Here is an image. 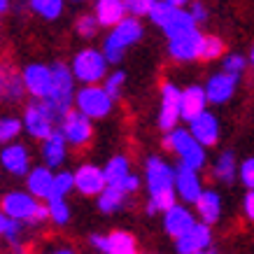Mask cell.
Instances as JSON below:
<instances>
[{"mask_svg":"<svg viewBox=\"0 0 254 254\" xmlns=\"http://www.w3.org/2000/svg\"><path fill=\"white\" fill-rule=\"evenodd\" d=\"M0 166L7 170L9 175H28V168H31L28 149L23 145H19V142L5 145L2 152H0Z\"/></svg>","mask_w":254,"mask_h":254,"instance_id":"obj_14","label":"cell"},{"mask_svg":"<svg viewBox=\"0 0 254 254\" xmlns=\"http://www.w3.org/2000/svg\"><path fill=\"white\" fill-rule=\"evenodd\" d=\"M9 9V0H0V14H5Z\"/></svg>","mask_w":254,"mask_h":254,"instance_id":"obj_49","label":"cell"},{"mask_svg":"<svg viewBox=\"0 0 254 254\" xmlns=\"http://www.w3.org/2000/svg\"><path fill=\"white\" fill-rule=\"evenodd\" d=\"M7 222H9V217L0 210V236H5V229H7Z\"/></svg>","mask_w":254,"mask_h":254,"instance_id":"obj_48","label":"cell"},{"mask_svg":"<svg viewBox=\"0 0 254 254\" xmlns=\"http://www.w3.org/2000/svg\"><path fill=\"white\" fill-rule=\"evenodd\" d=\"M245 215L250 222H254V189H250L245 196Z\"/></svg>","mask_w":254,"mask_h":254,"instance_id":"obj_47","label":"cell"},{"mask_svg":"<svg viewBox=\"0 0 254 254\" xmlns=\"http://www.w3.org/2000/svg\"><path fill=\"white\" fill-rule=\"evenodd\" d=\"M21 79H23V86H26V93H31L35 100H47L49 98V93H52V82H54L52 65L31 63V65L23 68Z\"/></svg>","mask_w":254,"mask_h":254,"instance_id":"obj_8","label":"cell"},{"mask_svg":"<svg viewBox=\"0 0 254 254\" xmlns=\"http://www.w3.org/2000/svg\"><path fill=\"white\" fill-rule=\"evenodd\" d=\"M205 105H208V96H205V89L203 86H187L182 91V98H180V115L185 122H191L200 112H205Z\"/></svg>","mask_w":254,"mask_h":254,"instance_id":"obj_19","label":"cell"},{"mask_svg":"<svg viewBox=\"0 0 254 254\" xmlns=\"http://www.w3.org/2000/svg\"><path fill=\"white\" fill-rule=\"evenodd\" d=\"M61 133L65 135L70 145L75 147H84L93 135V128H91V119L86 115H82L79 110H70L68 115L61 119Z\"/></svg>","mask_w":254,"mask_h":254,"instance_id":"obj_10","label":"cell"},{"mask_svg":"<svg viewBox=\"0 0 254 254\" xmlns=\"http://www.w3.org/2000/svg\"><path fill=\"white\" fill-rule=\"evenodd\" d=\"M175 205V191H166V193H156V196H149L147 200V212L149 215H156V212H166Z\"/></svg>","mask_w":254,"mask_h":254,"instance_id":"obj_35","label":"cell"},{"mask_svg":"<svg viewBox=\"0 0 254 254\" xmlns=\"http://www.w3.org/2000/svg\"><path fill=\"white\" fill-rule=\"evenodd\" d=\"M168 2H173L175 7H185V5L189 2V0H168Z\"/></svg>","mask_w":254,"mask_h":254,"instance_id":"obj_50","label":"cell"},{"mask_svg":"<svg viewBox=\"0 0 254 254\" xmlns=\"http://www.w3.org/2000/svg\"><path fill=\"white\" fill-rule=\"evenodd\" d=\"M21 224L23 222H16V219H12V217H9L7 229H5V236H2V238H7L9 243H16V240H19V236H21Z\"/></svg>","mask_w":254,"mask_h":254,"instance_id":"obj_44","label":"cell"},{"mask_svg":"<svg viewBox=\"0 0 254 254\" xmlns=\"http://www.w3.org/2000/svg\"><path fill=\"white\" fill-rule=\"evenodd\" d=\"M70 70H72L75 79H79L82 84H96L108 72V59L98 49H82L72 59V68Z\"/></svg>","mask_w":254,"mask_h":254,"instance_id":"obj_5","label":"cell"},{"mask_svg":"<svg viewBox=\"0 0 254 254\" xmlns=\"http://www.w3.org/2000/svg\"><path fill=\"white\" fill-rule=\"evenodd\" d=\"M196 210H198V217L200 222L205 224H215L222 215V198H219V193L217 191H203L196 198Z\"/></svg>","mask_w":254,"mask_h":254,"instance_id":"obj_25","label":"cell"},{"mask_svg":"<svg viewBox=\"0 0 254 254\" xmlns=\"http://www.w3.org/2000/svg\"><path fill=\"white\" fill-rule=\"evenodd\" d=\"M210 240H212L210 224L198 222V224H193L185 236L175 238V247L180 254H198V252H203V250H208Z\"/></svg>","mask_w":254,"mask_h":254,"instance_id":"obj_13","label":"cell"},{"mask_svg":"<svg viewBox=\"0 0 254 254\" xmlns=\"http://www.w3.org/2000/svg\"><path fill=\"white\" fill-rule=\"evenodd\" d=\"M54 254H75L72 250H59V252H54Z\"/></svg>","mask_w":254,"mask_h":254,"instance_id":"obj_51","label":"cell"},{"mask_svg":"<svg viewBox=\"0 0 254 254\" xmlns=\"http://www.w3.org/2000/svg\"><path fill=\"white\" fill-rule=\"evenodd\" d=\"M21 122H23V128L28 131V135H33L38 140H47L54 133L56 115L45 100H33L31 105L26 108V112H23Z\"/></svg>","mask_w":254,"mask_h":254,"instance_id":"obj_7","label":"cell"},{"mask_svg":"<svg viewBox=\"0 0 254 254\" xmlns=\"http://www.w3.org/2000/svg\"><path fill=\"white\" fill-rule=\"evenodd\" d=\"M247 61L243 59L240 54H231V56H226L222 63V70L224 72H229V75H236V77H240L243 75V70H245Z\"/></svg>","mask_w":254,"mask_h":254,"instance_id":"obj_40","label":"cell"},{"mask_svg":"<svg viewBox=\"0 0 254 254\" xmlns=\"http://www.w3.org/2000/svg\"><path fill=\"white\" fill-rule=\"evenodd\" d=\"M156 0H126V9L131 16H149Z\"/></svg>","mask_w":254,"mask_h":254,"instance_id":"obj_41","label":"cell"},{"mask_svg":"<svg viewBox=\"0 0 254 254\" xmlns=\"http://www.w3.org/2000/svg\"><path fill=\"white\" fill-rule=\"evenodd\" d=\"M198 23H196V19L191 16V12L185 7H177L175 9V14L170 16V21L163 26L161 31L166 33V38L173 40V38H180V35H185V33L193 31Z\"/></svg>","mask_w":254,"mask_h":254,"instance_id":"obj_26","label":"cell"},{"mask_svg":"<svg viewBox=\"0 0 254 254\" xmlns=\"http://www.w3.org/2000/svg\"><path fill=\"white\" fill-rule=\"evenodd\" d=\"M112 100L115 98L103 86H96V84H84V89H79L75 93V105L89 119H103V117H108L110 110H112Z\"/></svg>","mask_w":254,"mask_h":254,"instance_id":"obj_6","label":"cell"},{"mask_svg":"<svg viewBox=\"0 0 254 254\" xmlns=\"http://www.w3.org/2000/svg\"><path fill=\"white\" fill-rule=\"evenodd\" d=\"M26 93L21 75H16L14 70L0 63V100H19Z\"/></svg>","mask_w":254,"mask_h":254,"instance_id":"obj_23","label":"cell"},{"mask_svg":"<svg viewBox=\"0 0 254 254\" xmlns=\"http://www.w3.org/2000/svg\"><path fill=\"white\" fill-rule=\"evenodd\" d=\"M75 187V173H68V170H63L59 175H54V187H52V193H49V198H63L65 193L70 191Z\"/></svg>","mask_w":254,"mask_h":254,"instance_id":"obj_33","label":"cell"},{"mask_svg":"<svg viewBox=\"0 0 254 254\" xmlns=\"http://www.w3.org/2000/svg\"><path fill=\"white\" fill-rule=\"evenodd\" d=\"M65 135L61 131H54L49 138L45 140V145H42V159H45V166L49 168H56V166H61L63 159H65Z\"/></svg>","mask_w":254,"mask_h":254,"instance_id":"obj_24","label":"cell"},{"mask_svg":"<svg viewBox=\"0 0 254 254\" xmlns=\"http://www.w3.org/2000/svg\"><path fill=\"white\" fill-rule=\"evenodd\" d=\"M175 191L180 193V198H185L187 203H196L200 193H203V187H200L198 180V170L187 168V166H177L175 170Z\"/></svg>","mask_w":254,"mask_h":254,"instance_id":"obj_17","label":"cell"},{"mask_svg":"<svg viewBox=\"0 0 254 254\" xmlns=\"http://www.w3.org/2000/svg\"><path fill=\"white\" fill-rule=\"evenodd\" d=\"M124 82H126V75H124L122 70H115L112 75H108L105 77V84H103V89L112 96V98H117L119 93H122V89H124Z\"/></svg>","mask_w":254,"mask_h":254,"instance_id":"obj_39","label":"cell"},{"mask_svg":"<svg viewBox=\"0 0 254 254\" xmlns=\"http://www.w3.org/2000/svg\"><path fill=\"white\" fill-rule=\"evenodd\" d=\"M23 128V122L16 119V117H0V142H14L19 138V133Z\"/></svg>","mask_w":254,"mask_h":254,"instance_id":"obj_32","label":"cell"},{"mask_svg":"<svg viewBox=\"0 0 254 254\" xmlns=\"http://www.w3.org/2000/svg\"><path fill=\"white\" fill-rule=\"evenodd\" d=\"M75 2H82V0H75Z\"/></svg>","mask_w":254,"mask_h":254,"instance_id":"obj_54","label":"cell"},{"mask_svg":"<svg viewBox=\"0 0 254 254\" xmlns=\"http://www.w3.org/2000/svg\"><path fill=\"white\" fill-rule=\"evenodd\" d=\"M175 9L177 7L173 5V2H168V0H156L152 12H149V19H152L159 28H163V26L170 21V16L175 14Z\"/></svg>","mask_w":254,"mask_h":254,"instance_id":"obj_34","label":"cell"},{"mask_svg":"<svg viewBox=\"0 0 254 254\" xmlns=\"http://www.w3.org/2000/svg\"><path fill=\"white\" fill-rule=\"evenodd\" d=\"M189 12H191V16L196 19V23H205V21H208V7H205V2H191Z\"/></svg>","mask_w":254,"mask_h":254,"instance_id":"obj_45","label":"cell"},{"mask_svg":"<svg viewBox=\"0 0 254 254\" xmlns=\"http://www.w3.org/2000/svg\"><path fill=\"white\" fill-rule=\"evenodd\" d=\"M189 131H191V135L203 147H210V145H215L217 138H219V122H217L215 115H210L208 110H205L196 119L189 122Z\"/></svg>","mask_w":254,"mask_h":254,"instance_id":"obj_18","label":"cell"},{"mask_svg":"<svg viewBox=\"0 0 254 254\" xmlns=\"http://www.w3.org/2000/svg\"><path fill=\"white\" fill-rule=\"evenodd\" d=\"M0 210L7 217L16 219V222H28V224H38L49 219V208L47 205H40L38 198L33 193L26 191H9L2 203H0Z\"/></svg>","mask_w":254,"mask_h":254,"instance_id":"obj_4","label":"cell"},{"mask_svg":"<svg viewBox=\"0 0 254 254\" xmlns=\"http://www.w3.org/2000/svg\"><path fill=\"white\" fill-rule=\"evenodd\" d=\"M91 245L96 250H100L103 254H108L110 250V236H91Z\"/></svg>","mask_w":254,"mask_h":254,"instance_id":"obj_46","label":"cell"},{"mask_svg":"<svg viewBox=\"0 0 254 254\" xmlns=\"http://www.w3.org/2000/svg\"><path fill=\"white\" fill-rule=\"evenodd\" d=\"M108 254H138V247H135V240H133L131 233H126V231L112 233L110 236Z\"/></svg>","mask_w":254,"mask_h":254,"instance_id":"obj_30","label":"cell"},{"mask_svg":"<svg viewBox=\"0 0 254 254\" xmlns=\"http://www.w3.org/2000/svg\"><path fill=\"white\" fill-rule=\"evenodd\" d=\"M180 98H182V91L175 84L166 82L161 86V110H159L161 131H173L175 124L182 119V115H180Z\"/></svg>","mask_w":254,"mask_h":254,"instance_id":"obj_11","label":"cell"},{"mask_svg":"<svg viewBox=\"0 0 254 254\" xmlns=\"http://www.w3.org/2000/svg\"><path fill=\"white\" fill-rule=\"evenodd\" d=\"M224 54V42L217 35H205L203 38V52H200V59L203 61H212V59H219Z\"/></svg>","mask_w":254,"mask_h":254,"instance_id":"obj_37","label":"cell"},{"mask_svg":"<svg viewBox=\"0 0 254 254\" xmlns=\"http://www.w3.org/2000/svg\"><path fill=\"white\" fill-rule=\"evenodd\" d=\"M128 14L126 0H96V19L100 26H117Z\"/></svg>","mask_w":254,"mask_h":254,"instance_id":"obj_22","label":"cell"},{"mask_svg":"<svg viewBox=\"0 0 254 254\" xmlns=\"http://www.w3.org/2000/svg\"><path fill=\"white\" fill-rule=\"evenodd\" d=\"M198 254H215V252H210V250H203V252H198Z\"/></svg>","mask_w":254,"mask_h":254,"instance_id":"obj_53","label":"cell"},{"mask_svg":"<svg viewBox=\"0 0 254 254\" xmlns=\"http://www.w3.org/2000/svg\"><path fill=\"white\" fill-rule=\"evenodd\" d=\"M47 208H49V219L54 224H68L70 219V208L63 198H52L47 200Z\"/></svg>","mask_w":254,"mask_h":254,"instance_id":"obj_36","label":"cell"},{"mask_svg":"<svg viewBox=\"0 0 254 254\" xmlns=\"http://www.w3.org/2000/svg\"><path fill=\"white\" fill-rule=\"evenodd\" d=\"M52 75H54V82H52V93L49 98L45 100L49 108L54 110L56 119H63V117L70 112V105L75 100V75L68 65L63 63H54L52 65Z\"/></svg>","mask_w":254,"mask_h":254,"instance_id":"obj_3","label":"cell"},{"mask_svg":"<svg viewBox=\"0 0 254 254\" xmlns=\"http://www.w3.org/2000/svg\"><path fill=\"white\" fill-rule=\"evenodd\" d=\"M240 180L247 189H254V159H247L243 166H240Z\"/></svg>","mask_w":254,"mask_h":254,"instance_id":"obj_42","label":"cell"},{"mask_svg":"<svg viewBox=\"0 0 254 254\" xmlns=\"http://www.w3.org/2000/svg\"><path fill=\"white\" fill-rule=\"evenodd\" d=\"M193 224H196V219H193V215L185 208V205H177V203H175L170 210H166V212H163V229H166L173 238L185 236Z\"/></svg>","mask_w":254,"mask_h":254,"instance_id":"obj_20","label":"cell"},{"mask_svg":"<svg viewBox=\"0 0 254 254\" xmlns=\"http://www.w3.org/2000/svg\"><path fill=\"white\" fill-rule=\"evenodd\" d=\"M103 173H105V182H108L110 187H117L124 177L131 173V168H128V159H126V156H115V159H110Z\"/></svg>","mask_w":254,"mask_h":254,"instance_id":"obj_28","label":"cell"},{"mask_svg":"<svg viewBox=\"0 0 254 254\" xmlns=\"http://www.w3.org/2000/svg\"><path fill=\"white\" fill-rule=\"evenodd\" d=\"M119 189H122L124 193H133V191H138V187H140V177L138 175H133V173H128V175L124 177L122 182H119Z\"/></svg>","mask_w":254,"mask_h":254,"instance_id":"obj_43","label":"cell"},{"mask_svg":"<svg viewBox=\"0 0 254 254\" xmlns=\"http://www.w3.org/2000/svg\"><path fill=\"white\" fill-rule=\"evenodd\" d=\"M203 33H198V28L180 35V38L168 40V52L175 61H196L200 59V52H203Z\"/></svg>","mask_w":254,"mask_h":254,"instance_id":"obj_12","label":"cell"},{"mask_svg":"<svg viewBox=\"0 0 254 254\" xmlns=\"http://www.w3.org/2000/svg\"><path fill=\"white\" fill-rule=\"evenodd\" d=\"M212 175L222 182H231L236 177V156L231 152H224L219 154V159L215 161V168H212Z\"/></svg>","mask_w":254,"mask_h":254,"instance_id":"obj_31","label":"cell"},{"mask_svg":"<svg viewBox=\"0 0 254 254\" xmlns=\"http://www.w3.org/2000/svg\"><path fill=\"white\" fill-rule=\"evenodd\" d=\"M142 23L138 21V16H126L124 21L112 26L110 35L103 42V54L108 59V63H119L124 59V52L131 45H135L138 40H142Z\"/></svg>","mask_w":254,"mask_h":254,"instance_id":"obj_1","label":"cell"},{"mask_svg":"<svg viewBox=\"0 0 254 254\" xmlns=\"http://www.w3.org/2000/svg\"><path fill=\"white\" fill-rule=\"evenodd\" d=\"M28 7L47 21H54L63 12V0H28Z\"/></svg>","mask_w":254,"mask_h":254,"instance_id":"obj_29","label":"cell"},{"mask_svg":"<svg viewBox=\"0 0 254 254\" xmlns=\"http://www.w3.org/2000/svg\"><path fill=\"white\" fill-rule=\"evenodd\" d=\"M163 145L168 147L173 154L180 156V163L187 166V168L200 170L205 166V147L200 145L198 140L191 135V131H187V128H173V131H168Z\"/></svg>","mask_w":254,"mask_h":254,"instance_id":"obj_2","label":"cell"},{"mask_svg":"<svg viewBox=\"0 0 254 254\" xmlns=\"http://www.w3.org/2000/svg\"><path fill=\"white\" fill-rule=\"evenodd\" d=\"M105 187H108L105 173L100 168L91 166V163L77 168V173H75V189H77L79 193H84V196H98Z\"/></svg>","mask_w":254,"mask_h":254,"instance_id":"obj_15","label":"cell"},{"mask_svg":"<svg viewBox=\"0 0 254 254\" xmlns=\"http://www.w3.org/2000/svg\"><path fill=\"white\" fill-rule=\"evenodd\" d=\"M77 33L82 35V38H93L96 33H98V28H100V23H98V19H96V14H86V16H79L77 19Z\"/></svg>","mask_w":254,"mask_h":254,"instance_id":"obj_38","label":"cell"},{"mask_svg":"<svg viewBox=\"0 0 254 254\" xmlns=\"http://www.w3.org/2000/svg\"><path fill=\"white\" fill-rule=\"evenodd\" d=\"M250 61H252V65H254V47H252V52H250Z\"/></svg>","mask_w":254,"mask_h":254,"instance_id":"obj_52","label":"cell"},{"mask_svg":"<svg viewBox=\"0 0 254 254\" xmlns=\"http://www.w3.org/2000/svg\"><path fill=\"white\" fill-rule=\"evenodd\" d=\"M126 196L128 193H124L119 187H105L103 191L98 193V208L105 212V215H110V212H117V210L124 208V200H126Z\"/></svg>","mask_w":254,"mask_h":254,"instance_id":"obj_27","label":"cell"},{"mask_svg":"<svg viewBox=\"0 0 254 254\" xmlns=\"http://www.w3.org/2000/svg\"><path fill=\"white\" fill-rule=\"evenodd\" d=\"M26 187H28V193H33L35 198H49L52 187H54V173H52V168L49 166H38V168L28 170Z\"/></svg>","mask_w":254,"mask_h":254,"instance_id":"obj_21","label":"cell"},{"mask_svg":"<svg viewBox=\"0 0 254 254\" xmlns=\"http://www.w3.org/2000/svg\"><path fill=\"white\" fill-rule=\"evenodd\" d=\"M145 180H147V189H149V196H156V193H166V191H175V170L170 168L166 161H161L159 156H152V159H147Z\"/></svg>","mask_w":254,"mask_h":254,"instance_id":"obj_9","label":"cell"},{"mask_svg":"<svg viewBox=\"0 0 254 254\" xmlns=\"http://www.w3.org/2000/svg\"><path fill=\"white\" fill-rule=\"evenodd\" d=\"M236 86H238V77L222 70V72L212 75L203 89H205V96H208V103L219 105V103H226V100L231 98L233 91H236Z\"/></svg>","mask_w":254,"mask_h":254,"instance_id":"obj_16","label":"cell"}]
</instances>
